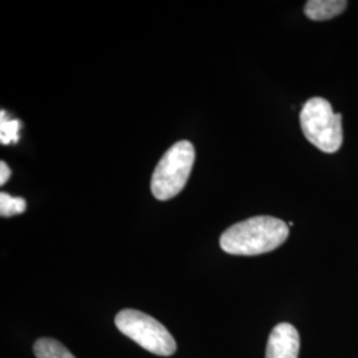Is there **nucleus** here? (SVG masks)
<instances>
[{
	"label": "nucleus",
	"mask_w": 358,
	"mask_h": 358,
	"mask_svg": "<svg viewBox=\"0 0 358 358\" xmlns=\"http://www.w3.org/2000/svg\"><path fill=\"white\" fill-rule=\"evenodd\" d=\"M289 235V227L279 217H248L229 227L220 236V247L230 255L255 256L280 247Z\"/></svg>",
	"instance_id": "f257e3e1"
},
{
	"label": "nucleus",
	"mask_w": 358,
	"mask_h": 358,
	"mask_svg": "<svg viewBox=\"0 0 358 358\" xmlns=\"http://www.w3.org/2000/svg\"><path fill=\"white\" fill-rule=\"evenodd\" d=\"M343 115L333 112L329 101L313 97L300 112V125L308 141L327 154L336 153L343 145Z\"/></svg>",
	"instance_id": "f03ea898"
},
{
	"label": "nucleus",
	"mask_w": 358,
	"mask_h": 358,
	"mask_svg": "<svg viewBox=\"0 0 358 358\" xmlns=\"http://www.w3.org/2000/svg\"><path fill=\"white\" fill-rule=\"evenodd\" d=\"M195 161V149L192 142L174 143L154 170L152 192L158 201H169L183 190L192 174Z\"/></svg>",
	"instance_id": "7ed1b4c3"
},
{
	"label": "nucleus",
	"mask_w": 358,
	"mask_h": 358,
	"mask_svg": "<svg viewBox=\"0 0 358 358\" xmlns=\"http://www.w3.org/2000/svg\"><path fill=\"white\" fill-rule=\"evenodd\" d=\"M118 331L157 356L169 357L177 352L171 333L152 316L137 309H124L115 319Z\"/></svg>",
	"instance_id": "20e7f679"
},
{
	"label": "nucleus",
	"mask_w": 358,
	"mask_h": 358,
	"mask_svg": "<svg viewBox=\"0 0 358 358\" xmlns=\"http://www.w3.org/2000/svg\"><path fill=\"white\" fill-rule=\"evenodd\" d=\"M300 350V336L294 325L278 324L269 334L266 358H297Z\"/></svg>",
	"instance_id": "39448f33"
},
{
	"label": "nucleus",
	"mask_w": 358,
	"mask_h": 358,
	"mask_svg": "<svg viewBox=\"0 0 358 358\" xmlns=\"http://www.w3.org/2000/svg\"><path fill=\"white\" fill-rule=\"evenodd\" d=\"M346 7L345 0H309L304 7V13L310 20L322 22L341 15Z\"/></svg>",
	"instance_id": "423d86ee"
},
{
	"label": "nucleus",
	"mask_w": 358,
	"mask_h": 358,
	"mask_svg": "<svg viewBox=\"0 0 358 358\" xmlns=\"http://www.w3.org/2000/svg\"><path fill=\"white\" fill-rule=\"evenodd\" d=\"M34 353L36 358H76L66 346L48 337L38 338L34 345Z\"/></svg>",
	"instance_id": "0eeeda50"
},
{
	"label": "nucleus",
	"mask_w": 358,
	"mask_h": 358,
	"mask_svg": "<svg viewBox=\"0 0 358 358\" xmlns=\"http://www.w3.org/2000/svg\"><path fill=\"white\" fill-rule=\"evenodd\" d=\"M27 210L26 199L13 196L7 192L0 194V215L3 217L20 215Z\"/></svg>",
	"instance_id": "6e6552de"
},
{
	"label": "nucleus",
	"mask_w": 358,
	"mask_h": 358,
	"mask_svg": "<svg viewBox=\"0 0 358 358\" xmlns=\"http://www.w3.org/2000/svg\"><path fill=\"white\" fill-rule=\"evenodd\" d=\"M20 122L17 120H7L6 112L1 110L0 120V141L3 145H10L11 142L19 141Z\"/></svg>",
	"instance_id": "1a4fd4ad"
},
{
	"label": "nucleus",
	"mask_w": 358,
	"mask_h": 358,
	"mask_svg": "<svg viewBox=\"0 0 358 358\" xmlns=\"http://www.w3.org/2000/svg\"><path fill=\"white\" fill-rule=\"evenodd\" d=\"M11 177V170H10V167L8 165L4 162V161H1L0 162V185L3 186L8 179Z\"/></svg>",
	"instance_id": "9d476101"
}]
</instances>
